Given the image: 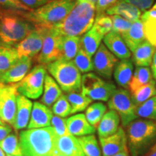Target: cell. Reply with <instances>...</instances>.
I'll return each mask as SVG.
<instances>
[{"label": "cell", "mask_w": 156, "mask_h": 156, "mask_svg": "<svg viewBox=\"0 0 156 156\" xmlns=\"http://www.w3.org/2000/svg\"><path fill=\"white\" fill-rule=\"evenodd\" d=\"M56 136L51 126L20 132L23 156H52L57 151Z\"/></svg>", "instance_id": "6da1fadb"}, {"label": "cell", "mask_w": 156, "mask_h": 156, "mask_svg": "<svg viewBox=\"0 0 156 156\" xmlns=\"http://www.w3.org/2000/svg\"><path fill=\"white\" fill-rule=\"evenodd\" d=\"M126 127L127 147L131 156H144L156 144V122L135 119Z\"/></svg>", "instance_id": "7a4b0ae2"}, {"label": "cell", "mask_w": 156, "mask_h": 156, "mask_svg": "<svg viewBox=\"0 0 156 156\" xmlns=\"http://www.w3.org/2000/svg\"><path fill=\"white\" fill-rule=\"evenodd\" d=\"M95 12V5L87 2L77 1L66 18L54 27L63 36H81L93 26Z\"/></svg>", "instance_id": "3957f363"}, {"label": "cell", "mask_w": 156, "mask_h": 156, "mask_svg": "<svg viewBox=\"0 0 156 156\" xmlns=\"http://www.w3.org/2000/svg\"><path fill=\"white\" fill-rule=\"evenodd\" d=\"M35 28V25L23 16V12L0 8V42L2 44L15 46Z\"/></svg>", "instance_id": "277c9868"}, {"label": "cell", "mask_w": 156, "mask_h": 156, "mask_svg": "<svg viewBox=\"0 0 156 156\" xmlns=\"http://www.w3.org/2000/svg\"><path fill=\"white\" fill-rule=\"evenodd\" d=\"M76 2L77 0H51L36 9L25 12L23 16L35 26L51 28L66 18Z\"/></svg>", "instance_id": "5b68a950"}, {"label": "cell", "mask_w": 156, "mask_h": 156, "mask_svg": "<svg viewBox=\"0 0 156 156\" xmlns=\"http://www.w3.org/2000/svg\"><path fill=\"white\" fill-rule=\"evenodd\" d=\"M46 68L62 90L66 93L81 90L82 76L73 60L59 58L48 63Z\"/></svg>", "instance_id": "8992f818"}, {"label": "cell", "mask_w": 156, "mask_h": 156, "mask_svg": "<svg viewBox=\"0 0 156 156\" xmlns=\"http://www.w3.org/2000/svg\"><path fill=\"white\" fill-rule=\"evenodd\" d=\"M82 93L92 101H108L116 91V85L106 82L94 73H86L82 77Z\"/></svg>", "instance_id": "52a82bcc"}, {"label": "cell", "mask_w": 156, "mask_h": 156, "mask_svg": "<svg viewBox=\"0 0 156 156\" xmlns=\"http://www.w3.org/2000/svg\"><path fill=\"white\" fill-rule=\"evenodd\" d=\"M108 106L119 114L122 126L124 127L139 118L136 114L137 106L134 103L131 93L125 89L116 90L108 101Z\"/></svg>", "instance_id": "ba28073f"}, {"label": "cell", "mask_w": 156, "mask_h": 156, "mask_svg": "<svg viewBox=\"0 0 156 156\" xmlns=\"http://www.w3.org/2000/svg\"><path fill=\"white\" fill-rule=\"evenodd\" d=\"M46 75V69L44 64L36 66L22 80L17 84V92L28 98H39L44 92Z\"/></svg>", "instance_id": "9c48e42d"}, {"label": "cell", "mask_w": 156, "mask_h": 156, "mask_svg": "<svg viewBox=\"0 0 156 156\" xmlns=\"http://www.w3.org/2000/svg\"><path fill=\"white\" fill-rule=\"evenodd\" d=\"M63 36L54 27L46 28L42 48L37 58L38 63L48 64L62 58V41Z\"/></svg>", "instance_id": "30bf717a"}, {"label": "cell", "mask_w": 156, "mask_h": 156, "mask_svg": "<svg viewBox=\"0 0 156 156\" xmlns=\"http://www.w3.org/2000/svg\"><path fill=\"white\" fill-rule=\"evenodd\" d=\"M17 84L0 88V117L6 124L14 126L17 112Z\"/></svg>", "instance_id": "8fae6325"}, {"label": "cell", "mask_w": 156, "mask_h": 156, "mask_svg": "<svg viewBox=\"0 0 156 156\" xmlns=\"http://www.w3.org/2000/svg\"><path fill=\"white\" fill-rule=\"evenodd\" d=\"M35 28L30 34L15 45V47L20 58L24 56L33 58L40 53L44 42L46 28L41 26H35Z\"/></svg>", "instance_id": "7c38bea8"}, {"label": "cell", "mask_w": 156, "mask_h": 156, "mask_svg": "<svg viewBox=\"0 0 156 156\" xmlns=\"http://www.w3.org/2000/svg\"><path fill=\"white\" fill-rule=\"evenodd\" d=\"M118 59L105 46L101 44L93 57L94 70L101 77L110 79Z\"/></svg>", "instance_id": "4fadbf2b"}, {"label": "cell", "mask_w": 156, "mask_h": 156, "mask_svg": "<svg viewBox=\"0 0 156 156\" xmlns=\"http://www.w3.org/2000/svg\"><path fill=\"white\" fill-rule=\"evenodd\" d=\"M103 156H112L128 150L126 132L122 126L112 135L99 138Z\"/></svg>", "instance_id": "5bb4252c"}, {"label": "cell", "mask_w": 156, "mask_h": 156, "mask_svg": "<svg viewBox=\"0 0 156 156\" xmlns=\"http://www.w3.org/2000/svg\"><path fill=\"white\" fill-rule=\"evenodd\" d=\"M32 64V58L27 56L20 58L9 69L0 74V83L5 85L20 83L29 73Z\"/></svg>", "instance_id": "9a60e30c"}, {"label": "cell", "mask_w": 156, "mask_h": 156, "mask_svg": "<svg viewBox=\"0 0 156 156\" xmlns=\"http://www.w3.org/2000/svg\"><path fill=\"white\" fill-rule=\"evenodd\" d=\"M53 116V112L51 109L40 102H34L28 128L40 129L47 127L51 125V120Z\"/></svg>", "instance_id": "2e32d148"}, {"label": "cell", "mask_w": 156, "mask_h": 156, "mask_svg": "<svg viewBox=\"0 0 156 156\" xmlns=\"http://www.w3.org/2000/svg\"><path fill=\"white\" fill-rule=\"evenodd\" d=\"M105 46L108 50L120 59H128L131 56V52L119 33L112 30L103 38Z\"/></svg>", "instance_id": "e0dca14e"}, {"label": "cell", "mask_w": 156, "mask_h": 156, "mask_svg": "<svg viewBox=\"0 0 156 156\" xmlns=\"http://www.w3.org/2000/svg\"><path fill=\"white\" fill-rule=\"evenodd\" d=\"M34 103L24 95L17 94V112L13 127L15 130H21L28 127Z\"/></svg>", "instance_id": "ac0fdd59"}, {"label": "cell", "mask_w": 156, "mask_h": 156, "mask_svg": "<svg viewBox=\"0 0 156 156\" xmlns=\"http://www.w3.org/2000/svg\"><path fill=\"white\" fill-rule=\"evenodd\" d=\"M67 126L69 134L82 136L95 133V128L87 122L84 114H77L67 119Z\"/></svg>", "instance_id": "d6986e66"}, {"label": "cell", "mask_w": 156, "mask_h": 156, "mask_svg": "<svg viewBox=\"0 0 156 156\" xmlns=\"http://www.w3.org/2000/svg\"><path fill=\"white\" fill-rule=\"evenodd\" d=\"M126 46L131 51L145 41L143 23L141 20L134 21L127 31L121 34Z\"/></svg>", "instance_id": "ffe728a7"}, {"label": "cell", "mask_w": 156, "mask_h": 156, "mask_svg": "<svg viewBox=\"0 0 156 156\" xmlns=\"http://www.w3.org/2000/svg\"><path fill=\"white\" fill-rule=\"evenodd\" d=\"M56 150L64 156H85L77 137L72 134L57 137Z\"/></svg>", "instance_id": "44dd1931"}, {"label": "cell", "mask_w": 156, "mask_h": 156, "mask_svg": "<svg viewBox=\"0 0 156 156\" xmlns=\"http://www.w3.org/2000/svg\"><path fill=\"white\" fill-rule=\"evenodd\" d=\"M121 119L119 114L114 110L107 112L98 126L99 138H105L112 135L118 131Z\"/></svg>", "instance_id": "7402d4cb"}, {"label": "cell", "mask_w": 156, "mask_h": 156, "mask_svg": "<svg viewBox=\"0 0 156 156\" xmlns=\"http://www.w3.org/2000/svg\"><path fill=\"white\" fill-rule=\"evenodd\" d=\"M106 12L108 15H119L132 23L140 20L141 17V11L140 9L122 0H119L114 6L108 8Z\"/></svg>", "instance_id": "603a6c76"}, {"label": "cell", "mask_w": 156, "mask_h": 156, "mask_svg": "<svg viewBox=\"0 0 156 156\" xmlns=\"http://www.w3.org/2000/svg\"><path fill=\"white\" fill-rule=\"evenodd\" d=\"M156 48L147 41H145L134 49L133 62L136 67H149L153 62Z\"/></svg>", "instance_id": "cb8c5ba5"}, {"label": "cell", "mask_w": 156, "mask_h": 156, "mask_svg": "<svg viewBox=\"0 0 156 156\" xmlns=\"http://www.w3.org/2000/svg\"><path fill=\"white\" fill-rule=\"evenodd\" d=\"M133 75V64L129 58L117 62L114 67V77L116 83L121 87H129Z\"/></svg>", "instance_id": "d4e9b609"}, {"label": "cell", "mask_w": 156, "mask_h": 156, "mask_svg": "<svg viewBox=\"0 0 156 156\" xmlns=\"http://www.w3.org/2000/svg\"><path fill=\"white\" fill-rule=\"evenodd\" d=\"M62 95V89L55 80L51 76L46 74L44 80V92L41 100V103L46 106L50 107L53 106L54 103Z\"/></svg>", "instance_id": "484cf974"}, {"label": "cell", "mask_w": 156, "mask_h": 156, "mask_svg": "<svg viewBox=\"0 0 156 156\" xmlns=\"http://www.w3.org/2000/svg\"><path fill=\"white\" fill-rule=\"evenodd\" d=\"M104 36L93 26L80 39V47L90 56H93L101 44Z\"/></svg>", "instance_id": "4316f807"}, {"label": "cell", "mask_w": 156, "mask_h": 156, "mask_svg": "<svg viewBox=\"0 0 156 156\" xmlns=\"http://www.w3.org/2000/svg\"><path fill=\"white\" fill-rule=\"evenodd\" d=\"M19 58L15 47L0 42V74L9 69Z\"/></svg>", "instance_id": "83f0119b"}, {"label": "cell", "mask_w": 156, "mask_h": 156, "mask_svg": "<svg viewBox=\"0 0 156 156\" xmlns=\"http://www.w3.org/2000/svg\"><path fill=\"white\" fill-rule=\"evenodd\" d=\"M145 38L156 47V9L146 11L141 16Z\"/></svg>", "instance_id": "f1b7e54d"}, {"label": "cell", "mask_w": 156, "mask_h": 156, "mask_svg": "<svg viewBox=\"0 0 156 156\" xmlns=\"http://www.w3.org/2000/svg\"><path fill=\"white\" fill-rule=\"evenodd\" d=\"M153 80L152 72L148 67H136L129 85L130 93H133L140 87Z\"/></svg>", "instance_id": "f546056e"}, {"label": "cell", "mask_w": 156, "mask_h": 156, "mask_svg": "<svg viewBox=\"0 0 156 156\" xmlns=\"http://www.w3.org/2000/svg\"><path fill=\"white\" fill-rule=\"evenodd\" d=\"M80 38L79 36H64L62 41V58L71 61L77 55L80 48Z\"/></svg>", "instance_id": "4dcf8cb0"}, {"label": "cell", "mask_w": 156, "mask_h": 156, "mask_svg": "<svg viewBox=\"0 0 156 156\" xmlns=\"http://www.w3.org/2000/svg\"><path fill=\"white\" fill-rule=\"evenodd\" d=\"M77 140L85 156H101L100 146L94 134L78 136Z\"/></svg>", "instance_id": "1f68e13d"}, {"label": "cell", "mask_w": 156, "mask_h": 156, "mask_svg": "<svg viewBox=\"0 0 156 156\" xmlns=\"http://www.w3.org/2000/svg\"><path fill=\"white\" fill-rule=\"evenodd\" d=\"M66 96L71 105L72 114L83 112L93 101L88 97L79 92L68 93Z\"/></svg>", "instance_id": "d6a6232c"}, {"label": "cell", "mask_w": 156, "mask_h": 156, "mask_svg": "<svg viewBox=\"0 0 156 156\" xmlns=\"http://www.w3.org/2000/svg\"><path fill=\"white\" fill-rule=\"evenodd\" d=\"M107 107L103 103L97 102L91 104L87 108L85 116L90 124L93 127L96 128L98 126L103 116L106 113Z\"/></svg>", "instance_id": "836d02e7"}, {"label": "cell", "mask_w": 156, "mask_h": 156, "mask_svg": "<svg viewBox=\"0 0 156 156\" xmlns=\"http://www.w3.org/2000/svg\"><path fill=\"white\" fill-rule=\"evenodd\" d=\"M134 102L136 106H140L148 99L156 95L155 81L151 80L147 85L140 87L133 93H130Z\"/></svg>", "instance_id": "e575fe53"}, {"label": "cell", "mask_w": 156, "mask_h": 156, "mask_svg": "<svg viewBox=\"0 0 156 156\" xmlns=\"http://www.w3.org/2000/svg\"><path fill=\"white\" fill-rule=\"evenodd\" d=\"M0 147L7 153L13 156H23L19 139L15 134H9L0 141Z\"/></svg>", "instance_id": "d590c367"}, {"label": "cell", "mask_w": 156, "mask_h": 156, "mask_svg": "<svg viewBox=\"0 0 156 156\" xmlns=\"http://www.w3.org/2000/svg\"><path fill=\"white\" fill-rule=\"evenodd\" d=\"M136 114L138 117L156 122V95L138 106Z\"/></svg>", "instance_id": "8d00e7d4"}, {"label": "cell", "mask_w": 156, "mask_h": 156, "mask_svg": "<svg viewBox=\"0 0 156 156\" xmlns=\"http://www.w3.org/2000/svg\"><path fill=\"white\" fill-rule=\"evenodd\" d=\"M73 62L80 73H87L94 70L91 56H90L81 47L74 58Z\"/></svg>", "instance_id": "74e56055"}, {"label": "cell", "mask_w": 156, "mask_h": 156, "mask_svg": "<svg viewBox=\"0 0 156 156\" xmlns=\"http://www.w3.org/2000/svg\"><path fill=\"white\" fill-rule=\"evenodd\" d=\"M52 112L56 116L65 118L72 114L71 105L65 95H62L52 106Z\"/></svg>", "instance_id": "f35d334b"}, {"label": "cell", "mask_w": 156, "mask_h": 156, "mask_svg": "<svg viewBox=\"0 0 156 156\" xmlns=\"http://www.w3.org/2000/svg\"><path fill=\"white\" fill-rule=\"evenodd\" d=\"M93 26L97 29L103 36L112 30L113 22L112 17L103 14L97 15Z\"/></svg>", "instance_id": "ab89813d"}, {"label": "cell", "mask_w": 156, "mask_h": 156, "mask_svg": "<svg viewBox=\"0 0 156 156\" xmlns=\"http://www.w3.org/2000/svg\"><path fill=\"white\" fill-rule=\"evenodd\" d=\"M51 124L52 128L54 129V131L57 137L70 134L68 131L66 119L56 116V115L55 116L53 115L51 120Z\"/></svg>", "instance_id": "60d3db41"}, {"label": "cell", "mask_w": 156, "mask_h": 156, "mask_svg": "<svg viewBox=\"0 0 156 156\" xmlns=\"http://www.w3.org/2000/svg\"><path fill=\"white\" fill-rule=\"evenodd\" d=\"M0 7L6 10L24 12H30L33 9L26 7L20 0H0Z\"/></svg>", "instance_id": "b9f144b4"}, {"label": "cell", "mask_w": 156, "mask_h": 156, "mask_svg": "<svg viewBox=\"0 0 156 156\" xmlns=\"http://www.w3.org/2000/svg\"><path fill=\"white\" fill-rule=\"evenodd\" d=\"M112 20L113 22L112 30L119 33L120 35L127 31L132 26V22L128 20L119 15H112Z\"/></svg>", "instance_id": "7bdbcfd3"}, {"label": "cell", "mask_w": 156, "mask_h": 156, "mask_svg": "<svg viewBox=\"0 0 156 156\" xmlns=\"http://www.w3.org/2000/svg\"><path fill=\"white\" fill-rule=\"evenodd\" d=\"M119 1V0H98L96 5H95L97 15L103 14L104 12L114 6Z\"/></svg>", "instance_id": "ee69618b"}, {"label": "cell", "mask_w": 156, "mask_h": 156, "mask_svg": "<svg viewBox=\"0 0 156 156\" xmlns=\"http://www.w3.org/2000/svg\"><path fill=\"white\" fill-rule=\"evenodd\" d=\"M122 1H124L126 2L135 6L140 10L145 11L153 5L155 0H122Z\"/></svg>", "instance_id": "f6af8a7d"}, {"label": "cell", "mask_w": 156, "mask_h": 156, "mask_svg": "<svg viewBox=\"0 0 156 156\" xmlns=\"http://www.w3.org/2000/svg\"><path fill=\"white\" fill-rule=\"evenodd\" d=\"M20 1L30 9H36L49 2L51 0H20Z\"/></svg>", "instance_id": "bcb514c9"}, {"label": "cell", "mask_w": 156, "mask_h": 156, "mask_svg": "<svg viewBox=\"0 0 156 156\" xmlns=\"http://www.w3.org/2000/svg\"><path fill=\"white\" fill-rule=\"evenodd\" d=\"M12 132V129L8 125H0V141L7 136L8 134H10Z\"/></svg>", "instance_id": "7dc6e473"}, {"label": "cell", "mask_w": 156, "mask_h": 156, "mask_svg": "<svg viewBox=\"0 0 156 156\" xmlns=\"http://www.w3.org/2000/svg\"><path fill=\"white\" fill-rule=\"evenodd\" d=\"M151 70H152V75H153L154 79L156 80V49L155 54L153 55V62L151 64Z\"/></svg>", "instance_id": "c3c4849f"}, {"label": "cell", "mask_w": 156, "mask_h": 156, "mask_svg": "<svg viewBox=\"0 0 156 156\" xmlns=\"http://www.w3.org/2000/svg\"><path fill=\"white\" fill-rule=\"evenodd\" d=\"M112 156H129V150L120 152V153L115 154V155H112Z\"/></svg>", "instance_id": "681fc988"}, {"label": "cell", "mask_w": 156, "mask_h": 156, "mask_svg": "<svg viewBox=\"0 0 156 156\" xmlns=\"http://www.w3.org/2000/svg\"><path fill=\"white\" fill-rule=\"evenodd\" d=\"M77 1H80V2H90L93 5H96L98 0H77Z\"/></svg>", "instance_id": "f907efd6"}, {"label": "cell", "mask_w": 156, "mask_h": 156, "mask_svg": "<svg viewBox=\"0 0 156 156\" xmlns=\"http://www.w3.org/2000/svg\"><path fill=\"white\" fill-rule=\"evenodd\" d=\"M148 156H156V150L149 152V155Z\"/></svg>", "instance_id": "816d5d0a"}, {"label": "cell", "mask_w": 156, "mask_h": 156, "mask_svg": "<svg viewBox=\"0 0 156 156\" xmlns=\"http://www.w3.org/2000/svg\"><path fill=\"white\" fill-rule=\"evenodd\" d=\"M52 156H64V155H62V154H61L60 153H58V151H56V153H54V155H52Z\"/></svg>", "instance_id": "f5cc1de1"}, {"label": "cell", "mask_w": 156, "mask_h": 156, "mask_svg": "<svg viewBox=\"0 0 156 156\" xmlns=\"http://www.w3.org/2000/svg\"><path fill=\"white\" fill-rule=\"evenodd\" d=\"M0 125H3V126L7 125V124H6L5 122H3V120L2 119L1 117H0Z\"/></svg>", "instance_id": "db71d44e"}, {"label": "cell", "mask_w": 156, "mask_h": 156, "mask_svg": "<svg viewBox=\"0 0 156 156\" xmlns=\"http://www.w3.org/2000/svg\"><path fill=\"white\" fill-rule=\"evenodd\" d=\"M0 156H6L5 155V153H4V151H2V149L1 147H0Z\"/></svg>", "instance_id": "11a10c76"}, {"label": "cell", "mask_w": 156, "mask_h": 156, "mask_svg": "<svg viewBox=\"0 0 156 156\" xmlns=\"http://www.w3.org/2000/svg\"><path fill=\"white\" fill-rule=\"evenodd\" d=\"M155 150H156V144H155V145H154V147H153V148H152V150H151V151H155ZM151 151H150V152H151Z\"/></svg>", "instance_id": "9f6ffc18"}, {"label": "cell", "mask_w": 156, "mask_h": 156, "mask_svg": "<svg viewBox=\"0 0 156 156\" xmlns=\"http://www.w3.org/2000/svg\"><path fill=\"white\" fill-rule=\"evenodd\" d=\"M5 84H3V83H0V88H2V87H3L4 86H5Z\"/></svg>", "instance_id": "6f0895ef"}, {"label": "cell", "mask_w": 156, "mask_h": 156, "mask_svg": "<svg viewBox=\"0 0 156 156\" xmlns=\"http://www.w3.org/2000/svg\"><path fill=\"white\" fill-rule=\"evenodd\" d=\"M153 9H156V3L155 4V5H154L153 7Z\"/></svg>", "instance_id": "680465c9"}, {"label": "cell", "mask_w": 156, "mask_h": 156, "mask_svg": "<svg viewBox=\"0 0 156 156\" xmlns=\"http://www.w3.org/2000/svg\"><path fill=\"white\" fill-rule=\"evenodd\" d=\"M6 156H13V155H7Z\"/></svg>", "instance_id": "91938a15"}, {"label": "cell", "mask_w": 156, "mask_h": 156, "mask_svg": "<svg viewBox=\"0 0 156 156\" xmlns=\"http://www.w3.org/2000/svg\"><path fill=\"white\" fill-rule=\"evenodd\" d=\"M0 8H1V7H0Z\"/></svg>", "instance_id": "94428289"}]
</instances>
